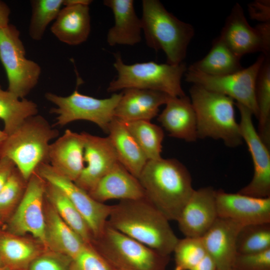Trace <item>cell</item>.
Instances as JSON below:
<instances>
[{
  "label": "cell",
  "instance_id": "26",
  "mask_svg": "<svg viewBox=\"0 0 270 270\" xmlns=\"http://www.w3.org/2000/svg\"><path fill=\"white\" fill-rule=\"evenodd\" d=\"M90 28L89 6L76 4L62 8L50 30L62 42L77 46L88 40Z\"/></svg>",
  "mask_w": 270,
  "mask_h": 270
},
{
  "label": "cell",
  "instance_id": "29",
  "mask_svg": "<svg viewBox=\"0 0 270 270\" xmlns=\"http://www.w3.org/2000/svg\"><path fill=\"white\" fill-rule=\"evenodd\" d=\"M45 198L62 220L86 244H92L93 237L86 220L64 193L55 185L46 182Z\"/></svg>",
  "mask_w": 270,
  "mask_h": 270
},
{
  "label": "cell",
  "instance_id": "32",
  "mask_svg": "<svg viewBox=\"0 0 270 270\" xmlns=\"http://www.w3.org/2000/svg\"><path fill=\"white\" fill-rule=\"evenodd\" d=\"M123 122L148 160L162 158V144L164 134L160 127L148 120Z\"/></svg>",
  "mask_w": 270,
  "mask_h": 270
},
{
  "label": "cell",
  "instance_id": "13",
  "mask_svg": "<svg viewBox=\"0 0 270 270\" xmlns=\"http://www.w3.org/2000/svg\"><path fill=\"white\" fill-rule=\"evenodd\" d=\"M235 105L240 114L239 122L243 141L248 146L254 166L251 181L238 192L256 198L270 197V153L256 130L253 114L246 107L239 103Z\"/></svg>",
  "mask_w": 270,
  "mask_h": 270
},
{
  "label": "cell",
  "instance_id": "48",
  "mask_svg": "<svg viewBox=\"0 0 270 270\" xmlns=\"http://www.w3.org/2000/svg\"><path fill=\"white\" fill-rule=\"evenodd\" d=\"M0 226H3V225L0 222Z\"/></svg>",
  "mask_w": 270,
  "mask_h": 270
},
{
  "label": "cell",
  "instance_id": "14",
  "mask_svg": "<svg viewBox=\"0 0 270 270\" xmlns=\"http://www.w3.org/2000/svg\"><path fill=\"white\" fill-rule=\"evenodd\" d=\"M36 172L64 193L86 220L93 240L100 234L106 224L111 206L94 199L74 182L56 172L48 163L40 164Z\"/></svg>",
  "mask_w": 270,
  "mask_h": 270
},
{
  "label": "cell",
  "instance_id": "24",
  "mask_svg": "<svg viewBox=\"0 0 270 270\" xmlns=\"http://www.w3.org/2000/svg\"><path fill=\"white\" fill-rule=\"evenodd\" d=\"M104 4L112 10L114 20L107 34L108 44L134 46L140 42L142 22L136 14L134 0H105Z\"/></svg>",
  "mask_w": 270,
  "mask_h": 270
},
{
  "label": "cell",
  "instance_id": "18",
  "mask_svg": "<svg viewBox=\"0 0 270 270\" xmlns=\"http://www.w3.org/2000/svg\"><path fill=\"white\" fill-rule=\"evenodd\" d=\"M84 148L83 132L78 134L66 129L50 143L48 164L56 172L74 182L84 167Z\"/></svg>",
  "mask_w": 270,
  "mask_h": 270
},
{
  "label": "cell",
  "instance_id": "46",
  "mask_svg": "<svg viewBox=\"0 0 270 270\" xmlns=\"http://www.w3.org/2000/svg\"><path fill=\"white\" fill-rule=\"evenodd\" d=\"M0 270H10L8 268L3 265H0Z\"/></svg>",
  "mask_w": 270,
  "mask_h": 270
},
{
  "label": "cell",
  "instance_id": "47",
  "mask_svg": "<svg viewBox=\"0 0 270 270\" xmlns=\"http://www.w3.org/2000/svg\"><path fill=\"white\" fill-rule=\"evenodd\" d=\"M0 265H2V262H1V260H0Z\"/></svg>",
  "mask_w": 270,
  "mask_h": 270
},
{
  "label": "cell",
  "instance_id": "36",
  "mask_svg": "<svg viewBox=\"0 0 270 270\" xmlns=\"http://www.w3.org/2000/svg\"><path fill=\"white\" fill-rule=\"evenodd\" d=\"M173 252L175 270H192L207 254L202 238L179 239Z\"/></svg>",
  "mask_w": 270,
  "mask_h": 270
},
{
  "label": "cell",
  "instance_id": "43",
  "mask_svg": "<svg viewBox=\"0 0 270 270\" xmlns=\"http://www.w3.org/2000/svg\"><path fill=\"white\" fill-rule=\"evenodd\" d=\"M192 270H217L212 258L207 254Z\"/></svg>",
  "mask_w": 270,
  "mask_h": 270
},
{
  "label": "cell",
  "instance_id": "22",
  "mask_svg": "<svg viewBox=\"0 0 270 270\" xmlns=\"http://www.w3.org/2000/svg\"><path fill=\"white\" fill-rule=\"evenodd\" d=\"M158 120L170 136L195 142L198 138L196 118L190 98L170 96Z\"/></svg>",
  "mask_w": 270,
  "mask_h": 270
},
{
  "label": "cell",
  "instance_id": "5",
  "mask_svg": "<svg viewBox=\"0 0 270 270\" xmlns=\"http://www.w3.org/2000/svg\"><path fill=\"white\" fill-rule=\"evenodd\" d=\"M59 134L44 116H32L8 136L0 148V158L12 160L28 180L40 164H48L50 142Z\"/></svg>",
  "mask_w": 270,
  "mask_h": 270
},
{
  "label": "cell",
  "instance_id": "37",
  "mask_svg": "<svg viewBox=\"0 0 270 270\" xmlns=\"http://www.w3.org/2000/svg\"><path fill=\"white\" fill-rule=\"evenodd\" d=\"M70 270H114L92 244H87L82 252L72 260Z\"/></svg>",
  "mask_w": 270,
  "mask_h": 270
},
{
  "label": "cell",
  "instance_id": "34",
  "mask_svg": "<svg viewBox=\"0 0 270 270\" xmlns=\"http://www.w3.org/2000/svg\"><path fill=\"white\" fill-rule=\"evenodd\" d=\"M28 34L34 40H41L48 24L56 18L63 0H32Z\"/></svg>",
  "mask_w": 270,
  "mask_h": 270
},
{
  "label": "cell",
  "instance_id": "49",
  "mask_svg": "<svg viewBox=\"0 0 270 270\" xmlns=\"http://www.w3.org/2000/svg\"></svg>",
  "mask_w": 270,
  "mask_h": 270
},
{
  "label": "cell",
  "instance_id": "16",
  "mask_svg": "<svg viewBox=\"0 0 270 270\" xmlns=\"http://www.w3.org/2000/svg\"><path fill=\"white\" fill-rule=\"evenodd\" d=\"M82 132L84 162L86 165L74 183L88 193L118 160L108 136L102 138Z\"/></svg>",
  "mask_w": 270,
  "mask_h": 270
},
{
  "label": "cell",
  "instance_id": "1",
  "mask_svg": "<svg viewBox=\"0 0 270 270\" xmlns=\"http://www.w3.org/2000/svg\"><path fill=\"white\" fill-rule=\"evenodd\" d=\"M107 224L166 256L173 252L179 240L169 220L146 198L121 200L111 206Z\"/></svg>",
  "mask_w": 270,
  "mask_h": 270
},
{
  "label": "cell",
  "instance_id": "27",
  "mask_svg": "<svg viewBox=\"0 0 270 270\" xmlns=\"http://www.w3.org/2000/svg\"><path fill=\"white\" fill-rule=\"evenodd\" d=\"M118 162L137 178L148 162L138 144L124 123L114 118L108 130Z\"/></svg>",
  "mask_w": 270,
  "mask_h": 270
},
{
  "label": "cell",
  "instance_id": "19",
  "mask_svg": "<svg viewBox=\"0 0 270 270\" xmlns=\"http://www.w3.org/2000/svg\"><path fill=\"white\" fill-rule=\"evenodd\" d=\"M242 225L218 217L202 237L207 254L212 258L217 270H232L237 254L236 241Z\"/></svg>",
  "mask_w": 270,
  "mask_h": 270
},
{
  "label": "cell",
  "instance_id": "2",
  "mask_svg": "<svg viewBox=\"0 0 270 270\" xmlns=\"http://www.w3.org/2000/svg\"><path fill=\"white\" fill-rule=\"evenodd\" d=\"M138 178L146 198L169 221H176L194 190L188 170L175 158L148 160Z\"/></svg>",
  "mask_w": 270,
  "mask_h": 270
},
{
  "label": "cell",
  "instance_id": "17",
  "mask_svg": "<svg viewBox=\"0 0 270 270\" xmlns=\"http://www.w3.org/2000/svg\"><path fill=\"white\" fill-rule=\"evenodd\" d=\"M218 218L216 190L206 186L194 190L176 222L185 237L202 238Z\"/></svg>",
  "mask_w": 270,
  "mask_h": 270
},
{
  "label": "cell",
  "instance_id": "21",
  "mask_svg": "<svg viewBox=\"0 0 270 270\" xmlns=\"http://www.w3.org/2000/svg\"><path fill=\"white\" fill-rule=\"evenodd\" d=\"M88 194L96 201L118 199L138 200L146 198L138 178L132 175L119 162L90 190Z\"/></svg>",
  "mask_w": 270,
  "mask_h": 270
},
{
  "label": "cell",
  "instance_id": "3",
  "mask_svg": "<svg viewBox=\"0 0 270 270\" xmlns=\"http://www.w3.org/2000/svg\"><path fill=\"white\" fill-rule=\"evenodd\" d=\"M140 20L148 46L164 51L167 64L182 62L194 36L193 26L168 12L158 0L142 1Z\"/></svg>",
  "mask_w": 270,
  "mask_h": 270
},
{
  "label": "cell",
  "instance_id": "25",
  "mask_svg": "<svg viewBox=\"0 0 270 270\" xmlns=\"http://www.w3.org/2000/svg\"><path fill=\"white\" fill-rule=\"evenodd\" d=\"M46 249L34 238L16 234L0 226V258L2 264L10 270H27Z\"/></svg>",
  "mask_w": 270,
  "mask_h": 270
},
{
  "label": "cell",
  "instance_id": "44",
  "mask_svg": "<svg viewBox=\"0 0 270 270\" xmlns=\"http://www.w3.org/2000/svg\"><path fill=\"white\" fill-rule=\"evenodd\" d=\"M90 0H63V6H70L76 4H85L89 6L92 2Z\"/></svg>",
  "mask_w": 270,
  "mask_h": 270
},
{
  "label": "cell",
  "instance_id": "11",
  "mask_svg": "<svg viewBox=\"0 0 270 270\" xmlns=\"http://www.w3.org/2000/svg\"><path fill=\"white\" fill-rule=\"evenodd\" d=\"M46 180L34 172L28 181L24 196L9 221L2 226L12 234H30L46 246Z\"/></svg>",
  "mask_w": 270,
  "mask_h": 270
},
{
  "label": "cell",
  "instance_id": "40",
  "mask_svg": "<svg viewBox=\"0 0 270 270\" xmlns=\"http://www.w3.org/2000/svg\"><path fill=\"white\" fill-rule=\"evenodd\" d=\"M251 18L270 22V0H258L250 3L248 6Z\"/></svg>",
  "mask_w": 270,
  "mask_h": 270
},
{
  "label": "cell",
  "instance_id": "41",
  "mask_svg": "<svg viewBox=\"0 0 270 270\" xmlns=\"http://www.w3.org/2000/svg\"><path fill=\"white\" fill-rule=\"evenodd\" d=\"M15 168L14 164L8 158H0V191Z\"/></svg>",
  "mask_w": 270,
  "mask_h": 270
},
{
  "label": "cell",
  "instance_id": "15",
  "mask_svg": "<svg viewBox=\"0 0 270 270\" xmlns=\"http://www.w3.org/2000/svg\"><path fill=\"white\" fill-rule=\"evenodd\" d=\"M218 217L243 226L270 222V197L260 198L216 190Z\"/></svg>",
  "mask_w": 270,
  "mask_h": 270
},
{
  "label": "cell",
  "instance_id": "6",
  "mask_svg": "<svg viewBox=\"0 0 270 270\" xmlns=\"http://www.w3.org/2000/svg\"><path fill=\"white\" fill-rule=\"evenodd\" d=\"M114 57V66L118 76L110 82L108 92L138 88L159 91L174 97L186 96L181 84L182 76L188 68L184 62L170 64L150 61L126 64L119 54Z\"/></svg>",
  "mask_w": 270,
  "mask_h": 270
},
{
  "label": "cell",
  "instance_id": "39",
  "mask_svg": "<svg viewBox=\"0 0 270 270\" xmlns=\"http://www.w3.org/2000/svg\"><path fill=\"white\" fill-rule=\"evenodd\" d=\"M232 270H270V248L251 254H236Z\"/></svg>",
  "mask_w": 270,
  "mask_h": 270
},
{
  "label": "cell",
  "instance_id": "7",
  "mask_svg": "<svg viewBox=\"0 0 270 270\" xmlns=\"http://www.w3.org/2000/svg\"><path fill=\"white\" fill-rule=\"evenodd\" d=\"M92 246L114 270H166L168 256L136 241L106 223Z\"/></svg>",
  "mask_w": 270,
  "mask_h": 270
},
{
  "label": "cell",
  "instance_id": "45",
  "mask_svg": "<svg viewBox=\"0 0 270 270\" xmlns=\"http://www.w3.org/2000/svg\"><path fill=\"white\" fill-rule=\"evenodd\" d=\"M8 134L4 131L0 130V148L6 139Z\"/></svg>",
  "mask_w": 270,
  "mask_h": 270
},
{
  "label": "cell",
  "instance_id": "42",
  "mask_svg": "<svg viewBox=\"0 0 270 270\" xmlns=\"http://www.w3.org/2000/svg\"><path fill=\"white\" fill-rule=\"evenodd\" d=\"M10 14L9 6L4 2L0 0V30L10 24Z\"/></svg>",
  "mask_w": 270,
  "mask_h": 270
},
{
  "label": "cell",
  "instance_id": "8",
  "mask_svg": "<svg viewBox=\"0 0 270 270\" xmlns=\"http://www.w3.org/2000/svg\"><path fill=\"white\" fill-rule=\"evenodd\" d=\"M19 30L8 24L0 30V60L8 81V90L20 98H25L36 86L41 68L26 56Z\"/></svg>",
  "mask_w": 270,
  "mask_h": 270
},
{
  "label": "cell",
  "instance_id": "31",
  "mask_svg": "<svg viewBox=\"0 0 270 270\" xmlns=\"http://www.w3.org/2000/svg\"><path fill=\"white\" fill-rule=\"evenodd\" d=\"M256 102L258 120V133L270 148V57L264 60L257 77L256 88Z\"/></svg>",
  "mask_w": 270,
  "mask_h": 270
},
{
  "label": "cell",
  "instance_id": "30",
  "mask_svg": "<svg viewBox=\"0 0 270 270\" xmlns=\"http://www.w3.org/2000/svg\"><path fill=\"white\" fill-rule=\"evenodd\" d=\"M38 112V105L34 102L20 98L8 90H2L0 86V119L4 122V131L8 136Z\"/></svg>",
  "mask_w": 270,
  "mask_h": 270
},
{
  "label": "cell",
  "instance_id": "28",
  "mask_svg": "<svg viewBox=\"0 0 270 270\" xmlns=\"http://www.w3.org/2000/svg\"><path fill=\"white\" fill-rule=\"evenodd\" d=\"M240 58L218 36L213 40L208 53L188 69L212 76H223L243 69Z\"/></svg>",
  "mask_w": 270,
  "mask_h": 270
},
{
  "label": "cell",
  "instance_id": "38",
  "mask_svg": "<svg viewBox=\"0 0 270 270\" xmlns=\"http://www.w3.org/2000/svg\"><path fill=\"white\" fill-rule=\"evenodd\" d=\"M71 262L68 257L46 249L32 262L27 270H70Z\"/></svg>",
  "mask_w": 270,
  "mask_h": 270
},
{
  "label": "cell",
  "instance_id": "12",
  "mask_svg": "<svg viewBox=\"0 0 270 270\" xmlns=\"http://www.w3.org/2000/svg\"><path fill=\"white\" fill-rule=\"evenodd\" d=\"M220 38L238 56L256 52L264 56L270 54V22L252 27L242 6L236 3L226 19Z\"/></svg>",
  "mask_w": 270,
  "mask_h": 270
},
{
  "label": "cell",
  "instance_id": "20",
  "mask_svg": "<svg viewBox=\"0 0 270 270\" xmlns=\"http://www.w3.org/2000/svg\"><path fill=\"white\" fill-rule=\"evenodd\" d=\"M170 96L164 92L138 88L124 90L114 110V118L123 122L148 120L156 116L159 107L165 104Z\"/></svg>",
  "mask_w": 270,
  "mask_h": 270
},
{
  "label": "cell",
  "instance_id": "33",
  "mask_svg": "<svg viewBox=\"0 0 270 270\" xmlns=\"http://www.w3.org/2000/svg\"><path fill=\"white\" fill-rule=\"evenodd\" d=\"M28 181L16 167L0 191V222L3 226L10 219L20 202Z\"/></svg>",
  "mask_w": 270,
  "mask_h": 270
},
{
  "label": "cell",
  "instance_id": "23",
  "mask_svg": "<svg viewBox=\"0 0 270 270\" xmlns=\"http://www.w3.org/2000/svg\"><path fill=\"white\" fill-rule=\"evenodd\" d=\"M44 215L46 248L75 258L88 244L62 220L46 198Z\"/></svg>",
  "mask_w": 270,
  "mask_h": 270
},
{
  "label": "cell",
  "instance_id": "4",
  "mask_svg": "<svg viewBox=\"0 0 270 270\" xmlns=\"http://www.w3.org/2000/svg\"><path fill=\"white\" fill-rule=\"evenodd\" d=\"M190 93L196 114L198 138L221 140L230 148L242 144L233 99L196 84L191 87Z\"/></svg>",
  "mask_w": 270,
  "mask_h": 270
},
{
  "label": "cell",
  "instance_id": "10",
  "mask_svg": "<svg viewBox=\"0 0 270 270\" xmlns=\"http://www.w3.org/2000/svg\"><path fill=\"white\" fill-rule=\"evenodd\" d=\"M262 54L247 68L236 72L223 76H212L188 70L185 78L187 82L200 86L208 90L228 96L248 108L258 118L256 88L260 70L264 60Z\"/></svg>",
  "mask_w": 270,
  "mask_h": 270
},
{
  "label": "cell",
  "instance_id": "35",
  "mask_svg": "<svg viewBox=\"0 0 270 270\" xmlns=\"http://www.w3.org/2000/svg\"><path fill=\"white\" fill-rule=\"evenodd\" d=\"M270 248V222L242 226L236 241L238 254L258 252Z\"/></svg>",
  "mask_w": 270,
  "mask_h": 270
},
{
  "label": "cell",
  "instance_id": "9",
  "mask_svg": "<svg viewBox=\"0 0 270 270\" xmlns=\"http://www.w3.org/2000/svg\"><path fill=\"white\" fill-rule=\"evenodd\" d=\"M122 92L110 97L98 98L80 93L77 90L66 96L46 92V98L56 107L50 109L56 114V125L61 127L74 121L84 120L96 124L108 134V126Z\"/></svg>",
  "mask_w": 270,
  "mask_h": 270
}]
</instances>
